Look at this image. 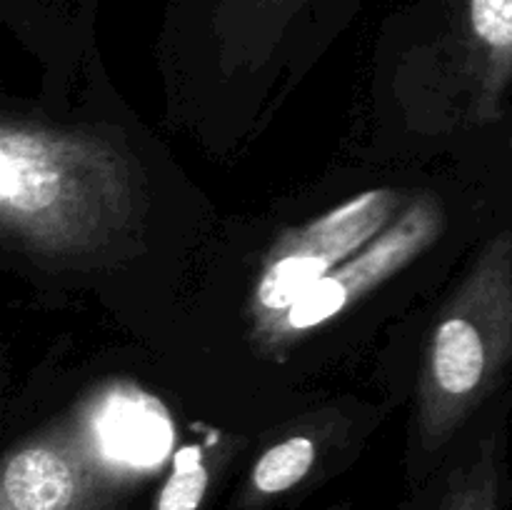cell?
I'll list each match as a JSON object with an SVG mask.
<instances>
[{
	"label": "cell",
	"mask_w": 512,
	"mask_h": 510,
	"mask_svg": "<svg viewBox=\"0 0 512 510\" xmlns=\"http://www.w3.org/2000/svg\"><path fill=\"white\" fill-rule=\"evenodd\" d=\"M512 363V230L485 243L440 313L418 388L425 448H443Z\"/></svg>",
	"instance_id": "cell-2"
},
{
	"label": "cell",
	"mask_w": 512,
	"mask_h": 510,
	"mask_svg": "<svg viewBox=\"0 0 512 510\" xmlns=\"http://www.w3.org/2000/svg\"><path fill=\"white\" fill-rule=\"evenodd\" d=\"M138 478L113 463L75 415L8 450L0 510H125Z\"/></svg>",
	"instance_id": "cell-4"
},
{
	"label": "cell",
	"mask_w": 512,
	"mask_h": 510,
	"mask_svg": "<svg viewBox=\"0 0 512 510\" xmlns=\"http://www.w3.org/2000/svg\"><path fill=\"white\" fill-rule=\"evenodd\" d=\"M445 230V208L435 195L425 193L415 198L398 218L375 235L365 248L340 268L325 275L318 285L308 290L278 323L270 328L258 345L260 353L278 355L298 343L313 330L323 328L338 315L348 313L355 303L388 283L390 278L418 260Z\"/></svg>",
	"instance_id": "cell-5"
},
{
	"label": "cell",
	"mask_w": 512,
	"mask_h": 510,
	"mask_svg": "<svg viewBox=\"0 0 512 510\" xmlns=\"http://www.w3.org/2000/svg\"><path fill=\"white\" fill-rule=\"evenodd\" d=\"M80 420L100 450L135 475L158 468L173 445L168 408L138 385H108L83 405Z\"/></svg>",
	"instance_id": "cell-6"
},
{
	"label": "cell",
	"mask_w": 512,
	"mask_h": 510,
	"mask_svg": "<svg viewBox=\"0 0 512 510\" xmlns=\"http://www.w3.org/2000/svg\"><path fill=\"white\" fill-rule=\"evenodd\" d=\"M465 25L478 80L475 115L488 123L500 115L512 83V0H465Z\"/></svg>",
	"instance_id": "cell-7"
},
{
	"label": "cell",
	"mask_w": 512,
	"mask_h": 510,
	"mask_svg": "<svg viewBox=\"0 0 512 510\" xmlns=\"http://www.w3.org/2000/svg\"><path fill=\"white\" fill-rule=\"evenodd\" d=\"M438 510H500V470L493 443L455 473Z\"/></svg>",
	"instance_id": "cell-10"
},
{
	"label": "cell",
	"mask_w": 512,
	"mask_h": 510,
	"mask_svg": "<svg viewBox=\"0 0 512 510\" xmlns=\"http://www.w3.org/2000/svg\"><path fill=\"white\" fill-rule=\"evenodd\" d=\"M315 460H318V445L308 435H290L270 445L250 470L248 503H265L298 488L313 473Z\"/></svg>",
	"instance_id": "cell-8"
},
{
	"label": "cell",
	"mask_w": 512,
	"mask_h": 510,
	"mask_svg": "<svg viewBox=\"0 0 512 510\" xmlns=\"http://www.w3.org/2000/svg\"><path fill=\"white\" fill-rule=\"evenodd\" d=\"M143 188L115 140L80 128L5 118L0 125V230L23 253L80 260L138 225Z\"/></svg>",
	"instance_id": "cell-1"
},
{
	"label": "cell",
	"mask_w": 512,
	"mask_h": 510,
	"mask_svg": "<svg viewBox=\"0 0 512 510\" xmlns=\"http://www.w3.org/2000/svg\"><path fill=\"white\" fill-rule=\"evenodd\" d=\"M310 3L313 0H220L218 15L225 25H245V33L253 38V45L260 50V40L280 33L285 23Z\"/></svg>",
	"instance_id": "cell-11"
},
{
	"label": "cell",
	"mask_w": 512,
	"mask_h": 510,
	"mask_svg": "<svg viewBox=\"0 0 512 510\" xmlns=\"http://www.w3.org/2000/svg\"><path fill=\"white\" fill-rule=\"evenodd\" d=\"M400 208L403 195L398 190H365L348 203L280 235L265 255L250 295V333L255 343H260L313 285L383 233L398 218Z\"/></svg>",
	"instance_id": "cell-3"
},
{
	"label": "cell",
	"mask_w": 512,
	"mask_h": 510,
	"mask_svg": "<svg viewBox=\"0 0 512 510\" xmlns=\"http://www.w3.org/2000/svg\"><path fill=\"white\" fill-rule=\"evenodd\" d=\"M213 465L203 445H185L173 455V468L150 510H200L208 498Z\"/></svg>",
	"instance_id": "cell-9"
}]
</instances>
